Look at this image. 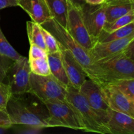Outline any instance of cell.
Here are the masks:
<instances>
[{
  "instance_id": "1",
  "label": "cell",
  "mask_w": 134,
  "mask_h": 134,
  "mask_svg": "<svg viewBox=\"0 0 134 134\" xmlns=\"http://www.w3.org/2000/svg\"><path fill=\"white\" fill-rule=\"evenodd\" d=\"M41 26L54 37L60 48H64L70 52L84 69L88 78L102 87L107 85L104 71L102 68L92 60L88 51L74 40L65 28L52 18L46 21Z\"/></svg>"
},
{
  "instance_id": "2",
  "label": "cell",
  "mask_w": 134,
  "mask_h": 134,
  "mask_svg": "<svg viewBox=\"0 0 134 134\" xmlns=\"http://www.w3.org/2000/svg\"><path fill=\"white\" fill-rule=\"evenodd\" d=\"M6 111L13 125H28L48 128V110L42 102L33 103L23 95L12 94L8 102Z\"/></svg>"
},
{
  "instance_id": "3",
  "label": "cell",
  "mask_w": 134,
  "mask_h": 134,
  "mask_svg": "<svg viewBox=\"0 0 134 134\" xmlns=\"http://www.w3.org/2000/svg\"><path fill=\"white\" fill-rule=\"evenodd\" d=\"M66 103L77 115L83 132L111 134L104 120L90 107L79 90L72 86L67 89Z\"/></svg>"
},
{
  "instance_id": "4",
  "label": "cell",
  "mask_w": 134,
  "mask_h": 134,
  "mask_svg": "<svg viewBox=\"0 0 134 134\" xmlns=\"http://www.w3.org/2000/svg\"><path fill=\"white\" fill-rule=\"evenodd\" d=\"M134 41L122 53L98 62L104 71L107 84L116 81L134 79Z\"/></svg>"
},
{
  "instance_id": "5",
  "label": "cell",
  "mask_w": 134,
  "mask_h": 134,
  "mask_svg": "<svg viewBox=\"0 0 134 134\" xmlns=\"http://www.w3.org/2000/svg\"><path fill=\"white\" fill-rule=\"evenodd\" d=\"M29 93L42 103L66 102L67 90L51 75L42 76L30 73Z\"/></svg>"
},
{
  "instance_id": "6",
  "label": "cell",
  "mask_w": 134,
  "mask_h": 134,
  "mask_svg": "<svg viewBox=\"0 0 134 134\" xmlns=\"http://www.w3.org/2000/svg\"><path fill=\"white\" fill-rule=\"evenodd\" d=\"M81 3H74L68 0L67 31L80 45L90 51L96 41L89 34L81 13Z\"/></svg>"
},
{
  "instance_id": "7",
  "label": "cell",
  "mask_w": 134,
  "mask_h": 134,
  "mask_svg": "<svg viewBox=\"0 0 134 134\" xmlns=\"http://www.w3.org/2000/svg\"><path fill=\"white\" fill-rule=\"evenodd\" d=\"M30 73L28 58L22 56L18 60H14L6 77L12 94H28L30 89Z\"/></svg>"
},
{
  "instance_id": "8",
  "label": "cell",
  "mask_w": 134,
  "mask_h": 134,
  "mask_svg": "<svg viewBox=\"0 0 134 134\" xmlns=\"http://www.w3.org/2000/svg\"><path fill=\"white\" fill-rule=\"evenodd\" d=\"M49 115V127H64L74 130L82 131V127L70 106L66 102L44 103Z\"/></svg>"
},
{
  "instance_id": "9",
  "label": "cell",
  "mask_w": 134,
  "mask_h": 134,
  "mask_svg": "<svg viewBox=\"0 0 134 134\" xmlns=\"http://www.w3.org/2000/svg\"><path fill=\"white\" fill-rule=\"evenodd\" d=\"M90 107L107 124L110 108L106 102L103 89L96 82L88 78L79 89Z\"/></svg>"
},
{
  "instance_id": "10",
  "label": "cell",
  "mask_w": 134,
  "mask_h": 134,
  "mask_svg": "<svg viewBox=\"0 0 134 134\" xmlns=\"http://www.w3.org/2000/svg\"><path fill=\"white\" fill-rule=\"evenodd\" d=\"M81 9L85 26L90 36L97 41L106 22L105 3L92 5L81 2Z\"/></svg>"
},
{
  "instance_id": "11",
  "label": "cell",
  "mask_w": 134,
  "mask_h": 134,
  "mask_svg": "<svg viewBox=\"0 0 134 134\" xmlns=\"http://www.w3.org/2000/svg\"><path fill=\"white\" fill-rule=\"evenodd\" d=\"M133 41L134 34L107 43H96L88 52L96 63L102 62L122 53Z\"/></svg>"
},
{
  "instance_id": "12",
  "label": "cell",
  "mask_w": 134,
  "mask_h": 134,
  "mask_svg": "<svg viewBox=\"0 0 134 134\" xmlns=\"http://www.w3.org/2000/svg\"><path fill=\"white\" fill-rule=\"evenodd\" d=\"M109 107L134 118V102L127 98L117 88L111 84L102 87Z\"/></svg>"
},
{
  "instance_id": "13",
  "label": "cell",
  "mask_w": 134,
  "mask_h": 134,
  "mask_svg": "<svg viewBox=\"0 0 134 134\" xmlns=\"http://www.w3.org/2000/svg\"><path fill=\"white\" fill-rule=\"evenodd\" d=\"M62 61L71 85L79 90L88 77L84 69L69 51L60 48Z\"/></svg>"
},
{
  "instance_id": "14",
  "label": "cell",
  "mask_w": 134,
  "mask_h": 134,
  "mask_svg": "<svg viewBox=\"0 0 134 134\" xmlns=\"http://www.w3.org/2000/svg\"><path fill=\"white\" fill-rule=\"evenodd\" d=\"M18 6L40 25L52 18L45 0H18Z\"/></svg>"
},
{
  "instance_id": "15",
  "label": "cell",
  "mask_w": 134,
  "mask_h": 134,
  "mask_svg": "<svg viewBox=\"0 0 134 134\" xmlns=\"http://www.w3.org/2000/svg\"><path fill=\"white\" fill-rule=\"evenodd\" d=\"M111 134H134V118L110 109L107 121Z\"/></svg>"
},
{
  "instance_id": "16",
  "label": "cell",
  "mask_w": 134,
  "mask_h": 134,
  "mask_svg": "<svg viewBox=\"0 0 134 134\" xmlns=\"http://www.w3.org/2000/svg\"><path fill=\"white\" fill-rule=\"evenodd\" d=\"M105 23H111L134 10V0H106Z\"/></svg>"
},
{
  "instance_id": "17",
  "label": "cell",
  "mask_w": 134,
  "mask_h": 134,
  "mask_svg": "<svg viewBox=\"0 0 134 134\" xmlns=\"http://www.w3.org/2000/svg\"><path fill=\"white\" fill-rule=\"evenodd\" d=\"M47 60L51 71V76L67 90L71 85L67 77L62 61L60 52L47 54Z\"/></svg>"
},
{
  "instance_id": "18",
  "label": "cell",
  "mask_w": 134,
  "mask_h": 134,
  "mask_svg": "<svg viewBox=\"0 0 134 134\" xmlns=\"http://www.w3.org/2000/svg\"><path fill=\"white\" fill-rule=\"evenodd\" d=\"M52 19L65 30L68 24V0H45Z\"/></svg>"
},
{
  "instance_id": "19",
  "label": "cell",
  "mask_w": 134,
  "mask_h": 134,
  "mask_svg": "<svg viewBox=\"0 0 134 134\" xmlns=\"http://www.w3.org/2000/svg\"><path fill=\"white\" fill-rule=\"evenodd\" d=\"M133 34H134V22H132L112 32L107 33L102 31L98 37L97 38L96 43H107V42L122 39Z\"/></svg>"
},
{
  "instance_id": "20",
  "label": "cell",
  "mask_w": 134,
  "mask_h": 134,
  "mask_svg": "<svg viewBox=\"0 0 134 134\" xmlns=\"http://www.w3.org/2000/svg\"><path fill=\"white\" fill-rule=\"evenodd\" d=\"M26 31L30 44H35L47 51L44 39L41 31L40 24L32 20L27 21L26 22Z\"/></svg>"
},
{
  "instance_id": "21",
  "label": "cell",
  "mask_w": 134,
  "mask_h": 134,
  "mask_svg": "<svg viewBox=\"0 0 134 134\" xmlns=\"http://www.w3.org/2000/svg\"><path fill=\"white\" fill-rule=\"evenodd\" d=\"M28 62L31 73L38 75H51V71L47 58L31 59L28 60Z\"/></svg>"
},
{
  "instance_id": "22",
  "label": "cell",
  "mask_w": 134,
  "mask_h": 134,
  "mask_svg": "<svg viewBox=\"0 0 134 134\" xmlns=\"http://www.w3.org/2000/svg\"><path fill=\"white\" fill-rule=\"evenodd\" d=\"M132 22H134V10H131L126 14L117 18L111 23H105L102 31L107 33L112 32L117 29L132 23Z\"/></svg>"
},
{
  "instance_id": "23",
  "label": "cell",
  "mask_w": 134,
  "mask_h": 134,
  "mask_svg": "<svg viewBox=\"0 0 134 134\" xmlns=\"http://www.w3.org/2000/svg\"><path fill=\"white\" fill-rule=\"evenodd\" d=\"M0 54L10 58L13 60H18L22 56L9 43L4 34H3L1 28H0Z\"/></svg>"
},
{
  "instance_id": "24",
  "label": "cell",
  "mask_w": 134,
  "mask_h": 134,
  "mask_svg": "<svg viewBox=\"0 0 134 134\" xmlns=\"http://www.w3.org/2000/svg\"><path fill=\"white\" fill-rule=\"evenodd\" d=\"M108 84L113 85L127 98L134 102V79L119 80Z\"/></svg>"
},
{
  "instance_id": "25",
  "label": "cell",
  "mask_w": 134,
  "mask_h": 134,
  "mask_svg": "<svg viewBox=\"0 0 134 134\" xmlns=\"http://www.w3.org/2000/svg\"><path fill=\"white\" fill-rule=\"evenodd\" d=\"M41 26V25H40ZM41 31L42 32L44 44L47 48V54L54 53V52H60V48L59 44L54 37L46 29L41 26Z\"/></svg>"
},
{
  "instance_id": "26",
  "label": "cell",
  "mask_w": 134,
  "mask_h": 134,
  "mask_svg": "<svg viewBox=\"0 0 134 134\" xmlns=\"http://www.w3.org/2000/svg\"><path fill=\"white\" fill-rule=\"evenodd\" d=\"M11 95L9 85L0 82V110L6 111L7 105Z\"/></svg>"
},
{
  "instance_id": "27",
  "label": "cell",
  "mask_w": 134,
  "mask_h": 134,
  "mask_svg": "<svg viewBox=\"0 0 134 134\" xmlns=\"http://www.w3.org/2000/svg\"><path fill=\"white\" fill-rule=\"evenodd\" d=\"M14 60L0 54V82H3L7 77L9 68Z\"/></svg>"
},
{
  "instance_id": "28",
  "label": "cell",
  "mask_w": 134,
  "mask_h": 134,
  "mask_svg": "<svg viewBox=\"0 0 134 134\" xmlns=\"http://www.w3.org/2000/svg\"><path fill=\"white\" fill-rule=\"evenodd\" d=\"M30 44L29 51L28 60L39 58H47V52L43 48L33 44Z\"/></svg>"
},
{
  "instance_id": "29",
  "label": "cell",
  "mask_w": 134,
  "mask_h": 134,
  "mask_svg": "<svg viewBox=\"0 0 134 134\" xmlns=\"http://www.w3.org/2000/svg\"><path fill=\"white\" fill-rule=\"evenodd\" d=\"M12 126L13 124L7 111L0 110V126L10 128Z\"/></svg>"
},
{
  "instance_id": "30",
  "label": "cell",
  "mask_w": 134,
  "mask_h": 134,
  "mask_svg": "<svg viewBox=\"0 0 134 134\" xmlns=\"http://www.w3.org/2000/svg\"><path fill=\"white\" fill-rule=\"evenodd\" d=\"M18 6V0H0V10L10 7Z\"/></svg>"
},
{
  "instance_id": "31",
  "label": "cell",
  "mask_w": 134,
  "mask_h": 134,
  "mask_svg": "<svg viewBox=\"0 0 134 134\" xmlns=\"http://www.w3.org/2000/svg\"><path fill=\"white\" fill-rule=\"evenodd\" d=\"M10 128H7V127H3L0 126V134H3L7 132V130H9V129Z\"/></svg>"
},
{
  "instance_id": "32",
  "label": "cell",
  "mask_w": 134,
  "mask_h": 134,
  "mask_svg": "<svg viewBox=\"0 0 134 134\" xmlns=\"http://www.w3.org/2000/svg\"><path fill=\"white\" fill-rule=\"evenodd\" d=\"M80 1H85V3L88 4H92V5H95L94 4V0H79Z\"/></svg>"
},
{
  "instance_id": "33",
  "label": "cell",
  "mask_w": 134,
  "mask_h": 134,
  "mask_svg": "<svg viewBox=\"0 0 134 134\" xmlns=\"http://www.w3.org/2000/svg\"><path fill=\"white\" fill-rule=\"evenodd\" d=\"M105 0H94V4L95 5H99V4H102L105 2Z\"/></svg>"
},
{
  "instance_id": "34",
  "label": "cell",
  "mask_w": 134,
  "mask_h": 134,
  "mask_svg": "<svg viewBox=\"0 0 134 134\" xmlns=\"http://www.w3.org/2000/svg\"><path fill=\"white\" fill-rule=\"evenodd\" d=\"M71 1H72V2H74V3H81L82 2V1H79V0H70Z\"/></svg>"
},
{
  "instance_id": "35",
  "label": "cell",
  "mask_w": 134,
  "mask_h": 134,
  "mask_svg": "<svg viewBox=\"0 0 134 134\" xmlns=\"http://www.w3.org/2000/svg\"><path fill=\"white\" fill-rule=\"evenodd\" d=\"M105 1H106V0H105Z\"/></svg>"
}]
</instances>
